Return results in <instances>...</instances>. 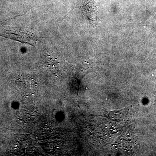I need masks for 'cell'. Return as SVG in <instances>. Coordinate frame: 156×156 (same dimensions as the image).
I'll return each instance as SVG.
<instances>
[{
  "label": "cell",
  "instance_id": "obj_1",
  "mask_svg": "<svg viewBox=\"0 0 156 156\" xmlns=\"http://www.w3.org/2000/svg\"><path fill=\"white\" fill-rule=\"evenodd\" d=\"M75 8L82 11L91 24L95 25L97 20L98 9L94 0H76Z\"/></svg>",
  "mask_w": 156,
  "mask_h": 156
},
{
  "label": "cell",
  "instance_id": "obj_2",
  "mask_svg": "<svg viewBox=\"0 0 156 156\" xmlns=\"http://www.w3.org/2000/svg\"><path fill=\"white\" fill-rule=\"evenodd\" d=\"M0 35L32 46L31 42L34 41L37 39L36 37L34 36L27 32L15 28H10L3 31Z\"/></svg>",
  "mask_w": 156,
  "mask_h": 156
},
{
  "label": "cell",
  "instance_id": "obj_3",
  "mask_svg": "<svg viewBox=\"0 0 156 156\" xmlns=\"http://www.w3.org/2000/svg\"><path fill=\"white\" fill-rule=\"evenodd\" d=\"M131 109L128 108H124L119 110L114 111H107L106 115L108 119L114 121H123L128 119L132 115Z\"/></svg>",
  "mask_w": 156,
  "mask_h": 156
}]
</instances>
